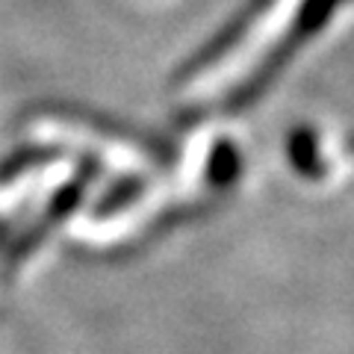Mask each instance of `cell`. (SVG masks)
<instances>
[{
	"instance_id": "obj_2",
	"label": "cell",
	"mask_w": 354,
	"mask_h": 354,
	"mask_svg": "<svg viewBox=\"0 0 354 354\" xmlns=\"http://www.w3.org/2000/svg\"><path fill=\"white\" fill-rule=\"evenodd\" d=\"M290 160L301 174H322V160H319V145L310 130H298L290 139Z\"/></svg>"
},
{
	"instance_id": "obj_1",
	"label": "cell",
	"mask_w": 354,
	"mask_h": 354,
	"mask_svg": "<svg viewBox=\"0 0 354 354\" xmlns=\"http://www.w3.org/2000/svg\"><path fill=\"white\" fill-rule=\"evenodd\" d=\"M239 169H242L239 151L230 145V142L221 139L218 145L209 151V160H207V174H209V180H213L216 186H227V183H234L236 177H239Z\"/></svg>"
},
{
	"instance_id": "obj_3",
	"label": "cell",
	"mask_w": 354,
	"mask_h": 354,
	"mask_svg": "<svg viewBox=\"0 0 354 354\" xmlns=\"http://www.w3.org/2000/svg\"><path fill=\"white\" fill-rule=\"evenodd\" d=\"M0 239H3V225H0Z\"/></svg>"
}]
</instances>
